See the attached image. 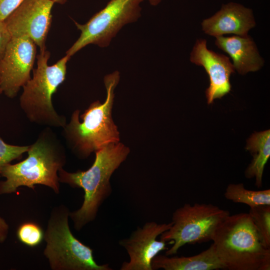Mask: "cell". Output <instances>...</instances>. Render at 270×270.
<instances>
[{
    "label": "cell",
    "mask_w": 270,
    "mask_h": 270,
    "mask_svg": "<svg viewBox=\"0 0 270 270\" xmlns=\"http://www.w3.org/2000/svg\"><path fill=\"white\" fill-rule=\"evenodd\" d=\"M27 152L25 160L7 164L0 170V177L6 180H0V195L16 192L22 186L34 190L36 184L47 186L58 194V172L65 165L66 156L56 133L51 128H44Z\"/></svg>",
    "instance_id": "1"
},
{
    "label": "cell",
    "mask_w": 270,
    "mask_h": 270,
    "mask_svg": "<svg viewBox=\"0 0 270 270\" xmlns=\"http://www.w3.org/2000/svg\"><path fill=\"white\" fill-rule=\"evenodd\" d=\"M129 152V148L122 143H111L95 152L94 161L88 170L74 172L63 168L59 170L60 182L74 188H82L84 192L81 207L70 212L76 230H80L94 220L100 207L112 192L110 178L112 174Z\"/></svg>",
    "instance_id": "2"
},
{
    "label": "cell",
    "mask_w": 270,
    "mask_h": 270,
    "mask_svg": "<svg viewBox=\"0 0 270 270\" xmlns=\"http://www.w3.org/2000/svg\"><path fill=\"white\" fill-rule=\"evenodd\" d=\"M120 78L117 70L105 76L104 102H92L80 116V110H75L70 122L62 128V136L67 146L78 158H86L104 146L120 142V133L112 116L114 90Z\"/></svg>",
    "instance_id": "3"
},
{
    "label": "cell",
    "mask_w": 270,
    "mask_h": 270,
    "mask_svg": "<svg viewBox=\"0 0 270 270\" xmlns=\"http://www.w3.org/2000/svg\"><path fill=\"white\" fill-rule=\"evenodd\" d=\"M211 240L226 270H270V248L263 244L248 213L227 216Z\"/></svg>",
    "instance_id": "4"
},
{
    "label": "cell",
    "mask_w": 270,
    "mask_h": 270,
    "mask_svg": "<svg viewBox=\"0 0 270 270\" xmlns=\"http://www.w3.org/2000/svg\"><path fill=\"white\" fill-rule=\"evenodd\" d=\"M50 55L46 50L40 51L32 76L22 86L20 106L31 122L45 127L63 128L66 124V118L54 109L52 96L66 78V64L70 57L66 55L48 66Z\"/></svg>",
    "instance_id": "5"
},
{
    "label": "cell",
    "mask_w": 270,
    "mask_h": 270,
    "mask_svg": "<svg viewBox=\"0 0 270 270\" xmlns=\"http://www.w3.org/2000/svg\"><path fill=\"white\" fill-rule=\"evenodd\" d=\"M70 211L64 206L52 211L44 239V254L53 270H112L108 264H98L93 250L72 234L68 225Z\"/></svg>",
    "instance_id": "6"
},
{
    "label": "cell",
    "mask_w": 270,
    "mask_h": 270,
    "mask_svg": "<svg viewBox=\"0 0 270 270\" xmlns=\"http://www.w3.org/2000/svg\"><path fill=\"white\" fill-rule=\"evenodd\" d=\"M230 212L212 204H185L178 208L172 216V225L160 234V240L172 244L166 255L176 254L186 244L211 240L218 224Z\"/></svg>",
    "instance_id": "7"
},
{
    "label": "cell",
    "mask_w": 270,
    "mask_h": 270,
    "mask_svg": "<svg viewBox=\"0 0 270 270\" xmlns=\"http://www.w3.org/2000/svg\"><path fill=\"white\" fill-rule=\"evenodd\" d=\"M145 0H110L86 23H74L80 34L66 55L71 58L86 46L93 44L108 47L125 25L136 22L141 16L140 4Z\"/></svg>",
    "instance_id": "8"
},
{
    "label": "cell",
    "mask_w": 270,
    "mask_h": 270,
    "mask_svg": "<svg viewBox=\"0 0 270 270\" xmlns=\"http://www.w3.org/2000/svg\"><path fill=\"white\" fill-rule=\"evenodd\" d=\"M36 45L27 36L12 38L0 60V88L7 97L16 96L31 78Z\"/></svg>",
    "instance_id": "9"
},
{
    "label": "cell",
    "mask_w": 270,
    "mask_h": 270,
    "mask_svg": "<svg viewBox=\"0 0 270 270\" xmlns=\"http://www.w3.org/2000/svg\"><path fill=\"white\" fill-rule=\"evenodd\" d=\"M54 4L50 0H24L4 20L12 38L27 36L40 51L46 50Z\"/></svg>",
    "instance_id": "10"
},
{
    "label": "cell",
    "mask_w": 270,
    "mask_h": 270,
    "mask_svg": "<svg viewBox=\"0 0 270 270\" xmlns=\"http://www.w3.org/2000/svg\"><path fill=\"white\" fill-rule=\"evenodd\" d=\"M169 223L146 222L138 227L130 236L122 239L118 244L126 251L130 260L124 262L120 270H152V259L162 250H166V242L158 240L159 236L172 225Z\"/></svg>",
    "instance_id": "11"
},
{
    "label": "cell",
    "mask_w": 270,
    "mask_h": 270,
    "mask_svg": "<svg viewBox=\"0 0 270 270\" xmlns=\"http://www.w3.org/2000/svg\"><path fill=\"white\" fill-rule=\"evenodd\" d=\"M190 61L202 66L208 76L210 86L206 90L208 104L230 92V76L235 70L229 58L208 49L206 40L199 38L192 48Z\"/></svg>",
    "instance_id": "12"
},
{
    "label": "cell",
    "mask_w": 270,
    "mask_h": 270,
    "mask_svg": "<svg viewBox=\"0 0 270 270\" xmlns=\"http://www.w3.org/2000/svg\"><path fill=\"white\" fill-rule=\"evenodd\" d=\"M203 32L215 38L226 34L246 36L255 26L252 10L243 5L230 2L222 5L220 9L202 22Z\"/></svg>",
    "instance_id": "13"
},
{
    "label": "cell",
    "mask_w": 270,
    "mask_h": 270,
    "mask_svg": "<svg viewBox=\"0 0 270 270\" xmlns=\"http://www.w3.org/2000/svg\"><path fill=\"white\" fill-rule=\"evenodd\" d=\"M216 46L228 54L238 74L244 75L260 70L264 64L253 39L248 34L216 38Z\"/></svg>",
    "instance_id": "14"
},
{
    "label": "cell",
    "mask_w": 270,
    "mask_h": 270,
    "mask_svg": "<svg viewBox=\"0 0 270 270\" xmlns=\"http://www.w3.org/2000/svg\"><path fill=\"white\" fill-rule=\"evenodd\" d=\"M152 270H226L212 244L200 253L190 256H170L157 254L152 260Z\"/></svg>",
    "instance_id": "15"
},
{
    "label": "cell",
    "mask_w": 270,
    "mask_h": 270,
    "mask_svg": "<svg viewBox=\"0 0 270 270\" xmlns=\"http://www.w3.org/2000/svg\"><path fill=\"white\" fill-rule=\"evenodd\" d=\"M246 149L253 159L245 174L248 178H256V186H262V177L265 165L270 156V130L254 132L247 140Z\"/></svg>",
    "instance_id": "16"
},
{
    "label": "cell",
    "mask_w": 270,
    "mask_h": 270,
    "mask_svg": "<svg viewBox=\"0 0 270 270\" xmlns=\"http://www.w3.org/2000/svg\"><path fill=\"white\" fill-rule=\"evenodd\" d=\"M224 197L234 202L246 204L253 208L270 205V190H252L246 189L243 184H230L226 188Z\"/></svg>",
    "instance_id": "17"
},
{
    "label": "cell",
    "mask_w": 270,
    "mask_h": 270,
    "mask_svg": "<svg viewBox=\"0 0 270 270\" xmlns=\"http://www.w3.org/2000/svg\"><path fill=\"white\" fill-rule=\"evenodd\" d=\"M248 214L263 244L270 248V205L250 208Z\"/></svg>",
    "instance_id": "18"
},
{
    "label": "cell",
    "mask_w": 270,
    "mask_h": 270,
    "mask_svg": "<svg viewBox=\"0 0 270 270\" xmlns=\"http://www.w3.org/2000/svg\"><path fill=\"white\" fill-rule=\"evenodd\" d=\"M19 240L30 247L38 245L44 238V233L40 226L33 222H26L20 224L16 232Z\"/></svg>",
    "instance_id": "19"
},
{
    "label": "cell",
    "mask_w": 270,
    "mask_h": 270,
    "mask_svg": "<svg viewBox=\"0 0 270 270\" xmlns=\"http://www.w3.org/2000/svg\"><path fill=\"white\" fill-rule=\"evenodd\" d=\"M29 146H16L8 144L0 136V170L12 160H20L27 152Z\"/></svg>",
    "instance_id": "20"
},
{
    "label": "cell",
    "mask_w": 270,
    "mask_h": 270,
    "mask_svg": "<svg viewBox=\"0 0 270 270\" xmlns=\"http://www.w3.org/2000/svg\"><path fill=\"white\" fill-rule=\"evenodd\" d=\"M24 0H0V20L4 21Z\"/></svg>",
    "instance_id": "21"
},
{
    "label": "cell",
    "mask_w": 270,
    "mask_h": 270,
    "mask_svg": "<svg viewBox=\"0 0 270 270\" xmlns=\"http://www.w3.org/2000/svg\"><path fill=\"white\" fill-rule=\"evenodd\" d=\"M11 39V35L4 22L0 20V60L4 56Z\"/></svg>",
    "instance_id": "22"
},
{
    "label": "cell",
    "mask_w": 270,
    "mask_h": 270,
    "mask_svg": "<svg viewBox=\"0 0 270 270\" xmlns=\"http://www.w3.org/2000/svg\"><path fill=\"white\" fill-rule=\"evenodd\" d=\"M9 226L6 221L0 216V243L4 242L8 232Z\"/></svg>",
    "instance_id": "23"
},
{
    "label": "cell",
    "mask_w": 270,
    "mask_h": 270,
    "mask_svg": "<svg viewBox=\"0 0 270 270\" xmlns=\"http://www.w3.org/2000/svg\"><path fill=\"white\" fill-rule=\"evenodd\" d=\"M150 4L152 6H156L160 3L162 0H148Z\"/></svg>",
    "instance_id": "24"
},
{
    "label": "cell",
    "mask_w": 270,
    "mask_h": 270,
    "mask_svg": "<svg viewBox=\"0 0 270 270\" xmlns=\"http://www.w3.org/2000/svg\"><path fill=\"white\" fill-rule=\"evenodd\" d=\"M52 1L54 3H58L60 4H64L68 0H50Z\"/></svg>",
    "instance_id": "25"
},
{
    "label": "cell",
    "mask_w": 270,
    "mask_h": 270,
    "mask_svg": "<svg viewBox=\"0 0 270 270\" xmlns=\"http://www.w3.org/2000/svg\"><path fill=\"white\" fill-rule=\"evenodd\" d=\"M2 93V92L0 88V94H1Z\"/></svg>",
    "instance_id": "26"
}]
</instances>
